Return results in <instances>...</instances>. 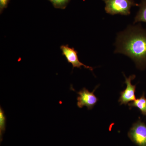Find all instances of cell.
<instances>
[{
	"instance_id": "8",
	"label": "cell",
	"mask_w": 146,
	"mask_h": 146,
	"mask_svg": "<svg viewBox=\"0 0 146 146\" xmlns=\"http://www.w3.org/2000/svg\"><path fill=\"white\" fill-rule=\"evenodd\" d=\"M138 6L139 9L134 18L133 23L140 22L146 23V0H142Z\"/></svg>"
},
{
	"instance_id": "11",
	"label": "cell",
	"mask_w": 146,
	"mask_h": 146,
	"mask_svg": "<svg viewBox=\"0 0 146 146\" xmlns=\"http://www.w3.org/2000/svg\"><path fill=\"white\" fill-rule=\"evenodd\" d=\"M9 0H0V11L1 13L3 10L7 6Z\"/></svg>"
},
{
	"instance_id": "5",
	"label": "cell",
	"mask_w": 146,
	"mask_h": 146,
	"mask_svg": "<svg viewBox=\"0 0 146 146\" xmlns=\"http://www.w3.org/2000/svg\"><path fill=\"white\" fill-rule=\"evenodd\" d=\"M125 78L124 83L127 85L126 88L124 91L120 93V97L119 102L120 105L124 104L126 105L128 104L130 102L133 101L136 99L135 93H136V85H133L131 84V81L136 78L135 75H132L127 78L123 74Z\"/></svg>"
},
{
	"instance_id": "10",
	"label": "cell",
	"mask_w": 146,
	"mask_h": 146,
	"mask_svg": "<svg viewBox=\"0 0 146 146\" xmlns=\"http://www.w3.org/2000/svg\"><path fill=\"white\" fill-rule=\"evenodd\" d=\"M56 8H64L70 0H50Z\"/></svg>"
},
{
	"instance_id": "9",
	"label": "cell",
	"mask_w": 146,
	"mask_h": 146,
	"mask_svg": "<svg viewBox=\"0 0 146 146\" xmlns=\"http://www.w3.org/2000/svg\"><path fill=\"white\" fill-rule=\"evenodd\" d=\"M6 117L2 108H0V134L1 137L5 131Z\"/></svg>"
},
{
	"instance_id": "6",
	"label": "cell",
	"mask_w": 146,
	"mask_h": 146,
	"mask_svg": "<svg viewBox=\"0 0 146 146\" xmlns=\"http://www.w3.org/2000/svg\"><path fill=\"white\" fill-rule=\"evenodd\" d=\"M60 48L62 51V55L66 58L68 63H70L72 65L73 69L75 68L81 69L82 66H83L84 68L91 71L94 70V68L86 66L80 61L78 56V52L74 48H70L68 45H65L60 46Z\"/></svg>"
},
{
	"instance_id": "7",
	"label": "cell",
	"mask_w": 146,
	"mask_h": 146,
	"mask_svg": "<svg viewBox=\"0 0 146 146\" xmlns=\"http://www.w3.org/2000/svg\"><path fill=\"white\" fill-rule=\"evenodd\" d=\"M128 105L130 109L134 107L138 108L142 115L146 116V98L145 93H143L140 98L135 100L132 102L129 103Z\"/></svg>"
},
{
	"instance_id": "1",
	"label": "cell",
	"mask_w": 146,
	"mask_h": 146,
	"mask_svg": "<svg viewBox=\"0 0 146 146\" xmlns=\"http://www.w3.org/2000/svg\"><path fill=\"white\" fill-rule=\"evenodd\" d=\"M115 53L127 56L141 70L146 68V30L141 25H129L118 33Z\"/></svg>"
},
{
	"instance_id": "4",
	"label": "cell",
	"mask_w": 146,
	"mask_h": 146,
	"mask_svg": "<svg viewBox=\"0 0 146 146\" xmlns=\"http://www.w3.org/2000/svg\"><path fill=\"white\" fill-rule=\"evenodd\" d=\"M95 88L94 91L90 92L86 88H83L81 90L77 92L78 96L77 97V105L80 108L86 106L88 110L93 109L98 101V99L94 94V92L98 86Z\"/></svg>"
},
{
	"instance_id": "2",
	"label": "cell",
	"mask_w": 146,
	"mask_h": 146,
	"mask_svg": "<svg viewBox=\"0 0 146 146\" xmlns=\"http://www.w3.org/2000/svg\"><path fill=\"white\" fill-rule=\"evenodd\" d=\"M105 3V10L110 15L119 14L127 16L130 14L133 6H138L133 0H103Z\"/></svg>"
},
{
	"instance_id": "3",
	"label": "cell",
	"mask_w": 146,
	"mask_h": 146,
	"mask_svg": "<svg viewBox=\"0 0 146 146\" xmlns=\"http://www.w3.org/2000/svg\"><path fill=\"white\" fill-rule=\"evenodd\" d=\"M131 141L139 146H146V125L140 119L134 123L128 133Z\"/></svg>"
}]
</instances>
